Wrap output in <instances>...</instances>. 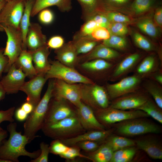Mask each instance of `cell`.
Masks as SVG:
<instances>
[{"mask_svg": "<svg viewBox=\"0 0 162 162\" xmlns=\"http://www.w3.org/2000/svg\"><path fill=\"white\" fill-rule=\"evenodd\" d=\"M21 108L24 110L28 115L34 109L33 105L27 101L24 103Z\"/></svg>", "mask_w": 162, "mask_h": 162, "instance_id": "obj_56", "label": "cell"}, {"mask_svg": "<svg viewBox=\"0 0 162 162\" xmlns=\"http://www.w3.org/2000/svg\"><path fill=\"white\" fill-rule=\"evenodd\" d=\"M113 151L105 141L95 151L89 152L88 159L94 162H110Z\"/></svg>", "mask_w": 162, "mask_h": 162, "instance_id": "obj_28", "label": "cell"}, {"mask_svg": "<svg viewBox=\"0 0 162 162\" xmlns=\"http://www.w3.org/2000/svg\"><path fill=\"white\" fill-rule=\"evenodd\" d=\"M15 115L16 119L18 120L22 121L26 119L28 114L20 107L16 110Z\"/></svg>", "mask_w": 162, "mask_h": 162, "instance_id": "obj_55", "label": "cell"}, {"mask_svg": "<svg viewBox=\"0 0 162 162\" xmlns=\"http://www.w3.org/2000/svg\"><path fill=\"white\" fill-rule=\"evenodd\" d=\"M72 41L78 55L89 52L98 44V41L92 39L89 36L73 40Z\"/></svg>", "mask_w": 162, "mask_h": 162, "instance_id": "obj_30", "label": "cell"}, {"mask_svg": "<svg viewBox=\"0 0 162 162\" xmlns=\"http://www.w3.org/2000/svg\"><path fill=\"white\" fill-rule=\"evenodd\" d=\"M137 26L142 31L151 37L156 38L158 36V31L157 25L150 19L145 18L139 21Z\"/></svg>", "mask_w": 162, "mask_h": 162, "instance_id": "obj_36", "label": "cell"}, {"mask_svg": "<svg viewBox=\"0 0 162 162\" xmlns=\"http://www.w3.org/2000/svg\"><path fill=\"white\" fill-rule=\"evenodd\" d=\"M154 23L160 27L162 26V8L161 6L158 7L156 9L154 16Z\"/></svg>", "mask_w": 162, "mask_h": 162, "instance_id": "obj_54", "label": "cell"}, {"mask_svg": "<svg viewBox=\"0 0 162 162\" xmlns=\"http://www.w3.org/2000/svg\"><path fill=\"white\" fill-rule=\"evenodd\" d=\"M38 18L41 23L48 25L52 23L54 19V15L52 12L47 8L41 10L39 13Z\"/></svg>", "mask_w": 162, "mask_h": 162, "instance_id": "obj_48", "label": "cell"}, {"mask_svg": "<svg viewBox=\"0 0 162 162\" xmlns=\"http://www.w3.org/2000/svg\"><path fill=\"white\" fill-rule=\"evenodd\" d=\"M75 145L77 146L80 149L89 153L95 151L100 146L98 142L89 140L80 141Z\"/></svg>", "mask_w": 162, "mask_h": 162, "instance_id": "obj_49", "label": "cell"}, {"mask_svg": "<svg viewBox=\"0 0 162 162\" xmlns=\"http://www.w3.org/2000/svg\"><path fill=\"white\" fill-rule=\"evenodd\" d=\"M35 0H25L23 13L22 17L20 27L23 38L22 50H26V40L27 32L30 26V17Z\"/></svg>", "mask_w": 162, "mask_h": 162, "instance_id": "obj_27", "label": "cell"}, {"mask_svg": "<svg viewBox=\"0 0 162 162\" xmlns=\"http://www.w3.org/2000/svg\"><path fill=\"white\" fill-rule=\"evenodd\" d=\"M6 2L7 1L6 0H4L0 2V13Z\"/></svg>", "mask_w": 162, "mask_h": 162, "instance_id": "obj_60", "label": "cell"}, {"mask_svg": "<svg viewBox=\"0 0 162 162\" xmlns=\"http://www.w3.org/2000/svg\"><path fill=\"white\" fill-rule=\"evenodd\" d=\"M64 44V39L59 35L52 36L47 41L46 43L49 48L55 50L60 48Z\"/></svg>", "mask_w": 162, "mask_h": 162, "instance_id": "obj_50", "label": "cell"}, {"mask_svg": "<svg viewBox=\"0 0 162 162\" xmlns=\"http://www.w3.org/2000/svg\"><path fill=\"white\" fill-rule=\"evenodd\" d=\"M4 0H0V2L4 1Z\"/></svg>", "mask_w": 162, "mask_h": 162, "instance_id": "obj_62", "label": "cell"}, {"mask_svg": "<svg viewBox=\"0 0 162 162\" xmlns=\"http://www.w3.org/2000/svg\"><path fill=\"white\" fill-rule=\"evenodd\" d=\"M78 84L83 102L95 110L109 106V97L103 87L94 83Z\"/></svg>", "mask_w": 162, "mask_h": 162, "instance_id": "obj_4", "label": "cell"}, {"mask_svg": "<svg viewBox=\"0 0 162 162\" xmlns=\"http://www.w3.org/2000/svg\"><path fill=\"white\" fill-rule=\"evenodd\" d=\"M104 45L112 49L124 50L127 48L126 40L122 36L111 34L109 38L103 41Z\"/></svg>", "mask_w": 162, "mask_h": 162, "instance_id": "obj_37", "label": "cell"}, {"mask_svg": "<svg viewBox=\"0 0 162 162\" xmlns=\"http://www.w3.org/2000/svg\"><path fill=\"white\" fill-rule=\"evenodd\" d=\"M6 75L2 76L0 82L6 94L16 93L25 82L26 76L14 63L11 65Z\"/></svg>", "mask_w": 162, "mask_h": 162, "instance_id": "obj_14", "label": "cell"}, {"mask_svg": "<svg viewBox=\"0 0 162 162\" xmlns=\"http://www.w3.org/2000/svg\"><path fill=\"white\" fill-rule=\"evenodd\" d=\"M55 58L59 62L67 66L75 68L80 60L72 41L64 44L60 48L55 50Z\"/></svg>", "mask_w": 162, "mask_h": 162, "instance_id": "obj_18", "label": "cell"}, {"mask_svg": "<svg viewBox=\"0 0 162 162\" xmlns=\"http://www.w3.org/2000/svg\"><path fill=\"white\" fill-rule=\"evenodd\" d=\"M54 79L52 97L64 99L77 108L82 102L78 84H70Z\"/></svg>", "mask_w": 162, "mask_h": 162, "instance_id": "obj_12", "label": "cell"}, {"mask_svg": "<svg viewBox=\"0 0 162 162\" xmlns=\"http://www.w3.org/2000/svg\"><path fill=\"white\" fill-rule=\"evenodd\" d=\"M113 152L127 147L136 146L134 141L125 137L110 135L105 140Z\"/></svg>", "mask_w": 162, "mask_h": 162, "instance_id": "obj_33", "label": "cell"}, {"mask_svg": "<svg viewBox=\"0 0 162 162\" xmlns=\"http://www.w3.org/2000/svg\"><path fill=\"white\" fill-rule=\"evenodd\" d=\"M6 94V92L0 82V101L4 99Z\"/></svg>", "mask_w": 162, "mask_h": 162, "instance_id": "obj_58", "label": "cell"}, {"mask_svg": "<svg viewBox=\"0 0 162 162\" xmlns=\"http://www.w3.org/2000/svg\"><path fill=\"white\" fill-rule=\"evenodd\" d=\"M158 0H133L130 7L136 14L144 13L156 5Z\"/></svg>", "mask_w": 162, "mask_h": 162, "instance_id": "obj_35", "label": "cell"}, {"mask_svg": "<svg viewBox=\"0 0 162 162\" xmlns=\"http://www.w3.org/2000/svg\"><path fill=\"white\" fill-rule=\"evenodd\" d=\"M99 13L105 15L111 22L125 23L130 21L128 16L118 13L104 10Z\"/></svg>", "mask_w": 162, "mask_h": 162, "instance_id": "obj_41", "label": "cell"}, {"mask_svg": "<svg viewBox=\"0 0 162 162\" xmlns=\"http://www.w3.org/2000/svg\"><path fill=\"white\" fill-rule=\"evenodd\" d=\"M141 78L135 74L125 77L114 84H108L106 89L109 97L115 99L134 92L139 87Z\"/></svg>", "mask_w": 162, "mask_h": 162, "instance_id": "obj_11", "label": "cell"}, {"mask_svg": "<svg viewBox=\"0 0 162 162\" xmlns=\"http://www.w3.org/2000/svg\"><path fill=\"white\" fill-rule=\"evenodd\" d=\"M112 66V64L107 61L100 59L85 61L81 64V67L84 70L94 73L105 71Z\"/></svg>", "mask_w": 162, "mask_h": 162, "instance_id": "obj_29", "label": "cell"}, {"mask_svg": "<svg viewBox=\"0 0 162 162\" xmlns=\"http://www.w3.org/2000/svg\"><path fill=\"white\" fill-rule=\"evenodd\" d=\"M114 130V128H111L107 130H88L75 136L61 140L69 146H74L78 142L83 141H92L98 142H104Z\"/></svg>", "mask_w": 162, "mask_h": 162, "instance_id": "obj_17", "label": "cell"}, {"mask_svg": "<svg viewBox=\"0 0 162 162\" xmlns=\"http://www.w3.org/2000/svg\"><path fill=\"white\" fill-rule=\"evenodd\" d=\"M98 27L100 26L92 19H91L86 21L80 30L74 35L73 40L89 36L93 31Z\"/></svg>", "mask_w": 162, "mask_h": 162, "instance_id": "obj_39", "label": "cell"}, {"mask_svg": "<svg viewBox=\"0 0 162 162\" xmlns=\"http://www.w3.org/2000/svg\"><path fill=\"white\" fill-rule=\"evenodd\" d=\"M142 118L131 119L119 122L115 129L116 132L126 136L160 132L161 129L158 125Z\"/></svg>", "mask_w": 162, "mask_h": 162, "instance_id": "obj_6", "label": "cell"}, {"mask_svg": "<svg viewBox=\"0 0 162 162\" xmlns=\"http://www.w3.org/2000/svg\"><path fill=\"white\" fill-rule=\"evenodd\" d=\"M40 155L36 158L31 160V162H47L48 156L50 153L49 144L42 142L40 145Z\"/></svg>", "mask_w": 162, "mask_h": 162, "instance_id": "obj_47", "label": "cell"}, {"mask_svg": "<svg viewBox=\"0 0 162 162\" xmlns=\"http://www.w3.org/2000/svg\"><path fill=\"white\" fill-rule=\"evenodd\" d=\"M76 108L77 116L82 127L86 131L105 130V126L98 121L90 107L82 101Z\"/></svg>", "mask_w": 162, "mask_h": 162, "instance_id": "obj_15", "label": "cell"}, {"mask_svg": "<svg viewBox=\"0 0 162 162\" xmlns=\"http://www.w3.org/2000/svg\"><path fill=\"white\" fill-rule=\"evenodd\" d=\"M80 149L76 145L70 146L68 148L64 153L59 155L62 158L67 160H74L77 157L88 159L87 156L80 153Z\"/></svg>", "mask_w": 162, "mask_h": 162, "instance_id": "obj_42", "label": "cell"}, {"mask_svg": "<svg viewBox=\"0 0 162 162\" xmlns=\"http://www.w3.org/2000/svg\"><path fill=\"white\" fill-rule=\"evenodd\" d=\"M32 62V52L26 50H22L14 63L22 70L26 77L30 79L37 74Z\"/></svg>", "mask_w": 162, "mask_h": 162, "instance_id": "obj_25", "label": "cell"}, {"mask_svg": "<svg viewBox=\"0 0 162 162\" xmlns=\"http://www.w3.org/2000/svg\"><path fill=\"white\" fill-rule=\"evenodd\" d=\"M50 62L51 64L50 68L45 74L47 80L57 79L71 84L94 83L91 79L81 74L75 68L65 65L58 60Z\"/></svg>", "mask_w": 162, "mask_h": 162, "instance_id": "obj_5", "label": "cell"}, {"mask_svg": "<svg viewBox=\"0 0 162 162\" xmlns=\"http://www.w3.org/2000/svg\"><path fill=\"white\" fill-rule=\"evenodd\" d=\"M17 124L10 122L7 126V131L10 134L8 140H4L0 146V158L10 161L11 162H19L18 158L20 156H26L35 159L40 154V150L29 152L25 148L26 144L31 141L21 132L16 130Z\"/></svg>", "mask_w": 162, "mask_h": 162, "instance_id": "obj_1", "label": "cell"}, {"mask_svg": "<svg viewBox=\"0 0 162 162\" xmlns=\"http://www.w3.org/2000/svg\"><path fill=\"white\" fill-rule=\"evenodd\" d=\"M49 49L46 44L35 50L30 51L37 74L46 73L50 68L51 64L48 60L50 54Z\"/></svg>", "mask_w": 162, "mask_h": 162, "instance_id": "obj_22", "label": "cell"}, {"mask_svg": "<svg viewBox=\"0 0 162 162\" xmlns=\"http://www.w3.org/2000/svg\"><path fill=\"white\" fill-rule=\"evenodd\" d=\"M94 112L98 121L104 126L128 119L149 116L146 113L139 110L126 111L110 106L96 110Z\"/></svg>", "mask_w": 162, "mask_h": 162, "instance_id": "obj_7", "label": "cell"}, {"mask_svg": "<svg viewBox=\"0 0 162 162\" xmlns=\"http://www.w3.org/2000/svg\"><path fill=\"white\" fill-rule=\"evenodd\" d=\"M136 145L145 152L151 158L155 159H162V147L160 143L154 138L144 137L136 140Z\"/></svg>", "mask_w": 162, "mask_h": 162, "instance_id": "obj_20", "label": "cell"}, {"mask_svg": "<svg viewBox=\"0 0 162 162\" xmlns=\"http://www.w3.org/2000/svg\"><path fill=\"white\" fill-rule=\"evenodd\" d=\"M134 146L124 148L113 152L110 162H128L133 159L136 152Z\"/></svg>", "mask_w": 162, "mask_h": 162, "instance_id": "obj_34", "label": "cell"}, {"mask_svg": "<svg viewBox=\"0 0 162 162\" xmlns=\"http://www.w3.org/2000/svg\"><path fill=\"white\" fill-rule=\"evenodd\" d=\"M133 38L135 44L140 48L147 51L154 50L155 48L152 44L140 33L134 32L133 35Z\"/></svg>", "mask_w": 162, "mask_h": 162, "instance_id": "obj_40", "label": "cell"}, {"mask_svg": "<svg viewBox=\"0 0 162 162\" xmlns=\"http://www.w3.org/2000/svg\"><path fill=\"white\" fill-rule=\"evenodd\" d=\"M111 34L108 28L102 27L96 28L89 36L92 39L97 41L104 40L108 39Z\"/></svg>", "mask_w": 162, "mask_h": 162, "instance_id": "obj_44", "label": "cell"}, {"mask_svg": "<svg viewBox=\"0 0 162 162\" xmlns=\"http://www.w3.org/2000/svg\"><path fill=\"white\" fill-rule=\"evenodd\" d=\"M136 110L143 111L160 124L162 123V109L152 100L148 98L146 102Z\"/></svg>", "mask_w": 162, "mask_h": 162, "instance_id": "obj_31", "label": "cell"}, {"mask_svg": "<svg viewBox=\"0 0 162 162\" xmlns=\"http://www.w3.org/2000/svg\"><path fill=\"white\" fill-rule=\"evenodd\" d=\"M145 88L152 96L156 104L162 109V90L161 87L150 82L145 84Z\"/></svg>", "mask_w": 162, "mask_h": 162, "instance_id": "obj_38", "label": "cell"}, {"mask_svg": "<svg viewBox=\"0 0 162 162\" xmlns=\"http://www.w3.org/2000/svg\"><path fill=\"white\" fill-rule=\"evenodd\" d=\"M15 110L14 107H12L5 110H0V124L4 121L13 122V117ZM0 126V130L2 129Z\"/></svg>", "mask_w": 162, "mask_h": 162, "instance_id": "obj_51", "label": "cell"}, {"mask_svg": "<svg viewBox=\"0 0 162 162\" xmlns=\"http://www.w3.org/2000/svg\"><path fill=\"white\" fill-rule=\"evenodd\" d=\"M69 146L59 140L54 139L52 141L49 146L50 153L59 156L64 152L68 148Z\"/></svg>", "mask_w": 162, "mask_h": 162, "instance_id": "obj_45", "label": "cell"}, {"mask_svg": "<svg viewBox=\"0 0 162 162\" xmlns=\"http://www.w3.org/2000/svg\"><path fill=\"white\" fill-rule=\"evenodd\" d=\"M140 58V54L135 53L123 59L114 70L111 76V80L118 79L130 71L137 64Z\"/></svg>", "mask_w": 162, "mask_h": 162, "instance_id": "obj_24", "label": "cell"}, {"mask_svg": "<svg viewBox=\"0 0 162 162\" xmlns=\"http://www.w3.org/2000/svg\"><path fill=\"white\" fill-rule=\"evenodd\" d=\"M46 73L37 74L28 81H25L20 89L26 94V101L31 104L34 108L41 100L42 89L48 80L45 76Z\"/></svg>", "mask_w": 162, "mask_h": 162, "instance_id": "obj_13", "label": "cell"}, {"mask_svg": "<svg viewBox=\"0 0 162 162\" xmlns=\"http://www.w3.org/2000/svg\"><path fill=\"white\" fill-rule=\"evenodd\" d=\"M7 1H10V0H6Z\"/></svg>", "mask_w": 162, "mask_h": 162, "instance_id": "obj_63", "label": "cell"}, {"mask_svg": "<svg viewBox=\"0 0 162 162\" xmlns=\"http://www.w3.org/2000/svg\"><path fill=\"white\" fill-rule=\"evenodd\" d=\"M4 48H0V78L2 77L3 73H7L8 64V59L7 56L4 55Z\"/></svg>", "mask_w": 162, "mask_h": 162, "instance_id": "obj_52", "label": "cell"}, {"mask_svg": "<svg viewBox=\"0 0 162 162\" xmlns=\"http://www.w3.org/2000/svg\"><path fill=\"white\" fill-rule=\"evenodd\" d=\"M53 6L62 12H68L72 8L71 0H35L31 16L33 17L41 10Z\"/></svg>", "mask_w": 162, "mask_h": 162, "instance_id": "obj_23", "label": "cell"}, {"mask_svg": "<svg viewBox=\"0 0 162 162\" xmlns=\"http://www.w3.org/2000/svg\"><path fill=\"white\" fill-rule=\"evenodd\" d=\"M72 104L64 99L52 97L48 105L44 124L77 116V108Z\"/></svg>", "mask_w": 162, "mask_h": 162, "instance_id": "obj_8", "label": "cell"}, {"mask_svg": "<svg viewBox=\"0 0 162 162\" xmlns=\"http://www.w3.org/2000/svg\"><path fill=\"white\" fill-rule=\"evenodd\" d=\"M0 162H11L10 161L0 158Z\"/></svg>", "mask_w": 162, "mask_h": 162, "instance_id": "obj_61", "label": "cell"}, {"mask_svg": "<svg viewBox=\"0 0 162 162\" xmlns=\"http://www.w3.org/2000/svg\"><path fill=\"white\" fill-rule=\"evenodd\" d=\"M131 93L115 99L110 107L123 110H136L148 99L141 94Z\"/></svg>", "mask_w": 162, "mask_h": 162, "instance_id": "obj_16", "label": "cell"}, {"mask_svg": "<svg viewBox=\"0 0 162 162\" xmlns=\"http://www.w3.org/2000/svg\"><path fill=\"white\" fill-rule=\"evenodd\" d=\"M2 32H5L7 36L4 54L8 59V71L11 65L16 61L22 50V36L20 28L5 27L3 28Z\"/></svg>", "mask_w": 162, "mask_h": 162, "instance_id": "obj_10", "label": "cell"}, {"mask_svg": "<svg viewBox=\"0 0 162 162\" xmlns=\"http://www.w3.org/2000/svg\"><path fill=\"white\" fill-rule=\"evenodd\" d=\"M120 56V53L117 51L101 44H98L90 52L80 57V59L82 58L84 62L96 59L111 60Z\"/></svg>", "mask_w": 162, "mask_h": 162, "instance_id": "obj_21", "label": "cell"}, {"mask_svg": "<svg viewBox=\"0 0 162 162\" xmlns=\"http://www.w3.org/2000/svg\"><path fill=\"white\" fill-rule=\"evenodd\" d=\"M104 9L107 10L112 7L130 6L133 0H101Z\"/></svg>", "mask_w": 162, "mask_h": 162, "instance_id": "obj_46", "label": "cell"}, {"mask_svg": "<svg viewBox=\"0 0 162 162\" xmlns=\"http://www.w3.org/2000/svg\"><path fill=\"white\" fill-rule=\"evenodd\" d=\"M108 29L111 34L121 36L126 34L128 32L127 26L123 23H111Z\"/></svg>", "mask_w": 162, "mask_h": 162, "instance_id": "obj_43", "label": "cell"}, {"mask_svg": "<svg viewBox=\"0 0 162 162\" xmlns=\"http://www.w3.org/2000/svg\"><path fill=\"white\" fill-rule=\"evenodd\" d=\"M91 19L94 20L100 27L107 28H108L111 23L105 15L100 13L97 14Z\"/></svg>", "mask_w": 162, "mask_h": 162, "instance_id": "obj_53", "label": "cell"}, {"mask_svg": "<svg viewBox=\"0 0 162 162\" xmlns=\"http://www.w3.org/2000/svg\"><path fill=\"white\" fill-rule=\"evenodd\" d=\"M46 36L43 34L41 26L38 23L31 22L26 37L28 50L33 51L46 44Z\"/></svg>", "mask_w": 162, "mask_h": 162, "instance_id": "obj_19", "label": "cell"}, {"mask_svg": "<svg viewBox=\"0 0 162 162\" xmlns=\"http://www.w3.org/2000/svg\"><path fill=\"white\" fill-rule=\"evenodd\" d=\"M154 80L158 83L162 84V75L160 73L155 74L153 76Z\"/></svg>", "mask_w": 162, "mask_h": 162, "instance_id": "obj_59", "label": "cell"}, {"mask_svg": "<svg viewBox=\"0 0 162 162\" xmlns=\"http://www.w3.org/2000/svg\"><path fill=\"white\" fill-rule=\"evenodd\" d=\"M50 79L47 89L43 97L28 115L24 124V135L30 141L38 137L36 134L43 127L48 105L52 97L54 79Z\"/></svg>", "mask_w": 162, "mask_h": 162, "instance_id": "obj_2", "label": "cell"}, {"mask_svg": "<svg viewBox=\"0 0 162 162\" xmlns=\"http://www.w3.org/2000/svg\"><path fill=\"white\" fill-rule=\"evenodd\" d=\"M8 136L7 131L3 129L0 130V146L3 141L7 138Z\"/></svg>", "mask_w": 162, "mask_h": 162, "instance_id": "obj_57", "label": "cell"}, {"mask_svg": "<svg viewBox=\"0 0 162 162\" xmlns=\"http://www.w3.org/2000/svg\"><path fill=\"white\" fill-rule=\"evenodd\" d=\"M25 0L7 1L0 13V31L5 27L20 28V25L25 7Z\"/></svg>", "mask_w": 162, "mask_h": 162, "instance_id": "obj_9", "label": "cell"}, {"mask_svg": "<svg viewBox=\"0 0 162 162\" xmlns=\"http://www.w3.org/2000/svg\"><path fill=\"white\" fill-rule=\"evenodd\" d=\"M156 61L153 56L146 57L138 65L136 68V75L142 78L153 72L157 67Z\"/></svg>", "mask_w": 162, "mask_h": 162, "instance_id": "obj_32", "label": "cell"}, {"mask_svg": "<svg viewBox=\"0 0 162 162\" xmlns=\"http://www.w3.org/2000/svg\"><path fill=\"white\" fill-rule=\"evenodd\" d=\"M41 130L45 136L60 140L75 136L86 131L82 127L77 116L44 124Z\"/></svg>", "mask_w": 162, "mask_h": 162, "instance_id": "obj_3", "label": "cell"}, {"mask_svg": "<svg viewBox=\"0 0 162 162\" xmlns=\"http://www.w3.org/2000/svg\"><path fill=\"white\" fill-rule=\"evenodd\" d=\"M82 11V18L85 21L104 10L101 0H76Z\"/></svg>", "mask_w": 162, "mask_h": 162, "instance_id": "obj_26", "label": "cell"}]
</instances>
